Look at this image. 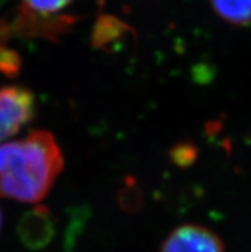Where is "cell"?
<instances>
[{
	"mask_svg": "<svg viewBox=\"0 0 251 252\" xmlns=\"http://www.w3.org/2000/svg\"><path fill=\"white\" fill-rule=\"evenodd\" d=\"M63 166L61 147L54 136L44 129L0 144V196L38 204L53 189Z\"/></svg>",
	"mask_w": 251,
	"mask_h": 252,
	"instance_id": "obj_1",
	"label": "cell"
},
{
	"mask_svg": "<svg viewBox=\"0 0 251 252\" xmlns=\"http://www.w3.org/2000/svg\"><path fill=\"white\" fill-rule=\"evenodd\" d=\"M35 113L36 101L31 90L17 85L0 87V144L29 125Z\"/></svg>",
	"mask_w": 251,
	"mask_h": 252,
	"instance_id": "obj_2",
	"label": "cell"
},
{
	"mask_svg": "<svg viewBox=\"0 0 251 252\" xmlns=\"http://www.w3.org/2000/svg\"><path fill=\"white\" fill-rule=\"evenodd\" d=\"M159 252H224L219 236L199 224H182L163 241Z\"/></svg>",
	"mask_w": 251,
	"mask_h": 252,
	"instance_id": "obj_3",
	"label": "cell"
},
{
	"mask_svg": "<svg viewBox=\"0 0 251 252\" xmlns=\"http://www.w3.org/2000/svg\"><path fill=\"white\" fill-rule=\"evenodd\" d=\"M54 215L46 206L36 205L19 220V240L30 250H41L50 245L55 234Z\"/></svg>",
	"mask_w": 251,
	"mask_h": 252,
	"instance_id": "obj_4",
	"label": "cell"
},
{
	"mask_svg": "<svg viewBox=\"0 0 251 252\" xmlns=\"http://www.w3.org/2000/svg\"><path fill=\"white\" fill-rule=\"evenodd\" d=\"M73 22L72 16L42 17L19 9L14 27L21 35L57 40L61 33L71 29Z\"/></svg>",
	"mask_w": 251,
	"mask_h": 252,
	"instance_id": "obj_5",
	"label": "cell"
},
{
	"mask_svg": "<svg viewBox=\"0 0 251 252\" xmlns=\"http://www.w3.org/2000/svg\"><path fill=\"white\" fill-rule=\"evenodd\" d=\"M216 16L228 23L245 26L251 23V0H210Z\"/></svg>",
	"mask_w": 251,
	"mask_h": 252,
	"instance_id": "obj_6",
	"label": "cell"
},
{
	"mask_svg": "<svg viewBox=\"0 0 251 252\" xmlns=\"http://www.w3.org/2000/svg\"><path fill=\"white\" fill-rule=\"evenodd\" d=\"M127 26L113 17L104 16L99 18L92 32V44L96 49H110L114 42L127 32Z\"/></svg>",
	"mask_w": 251,
	"mask_h": 252,
	"instance_id": "obj_7",
	"label": "cell"
},
{
	"mask_svg": "<svg viewBox=\"0 0 251 252\" xmlns=\"http://www.w3.org/2000/svg\"><path fill=\"white\" fill-rule=\"evenodd\" d=\"M73 0H22L19 9L42 17L61 16L59 12L67 8Z\"/></svg>",
	"mask_w": 251,
	"mask_h": 252,
	"instance_id": "obj_8",
	"label": "cell"
},
{
	"mask_svg": "<svg viewBox=\"0 0 251 252\" xmlns=\"http://www.w3.org/2000/svg\"><path fill=\"white\" fill-rule=\"evenodd\" d=\"M21 57L16 51L0 46V72L8 77H16L21 69Z\"/></svg>",
	"mask_w": 251,
	"mask_h": 252,
	"instance_id": "obj_9",
	"label": "cell"
},
{
	"mask_svg": "<svg viewBox=\"0 0 251 252\" xmlns=\"http://www.w3.org/2000/svg\"><path fill=\"white\" fill-rule=\"evenodd\" d=\"M1 225H3V214H1V210H0V229H1Z\"/></svg>",
	"mask_w": 251,
	"mask_h": 252,
	"instance_id": "obj_10",
	"label": "cell"
}]
</instances>
